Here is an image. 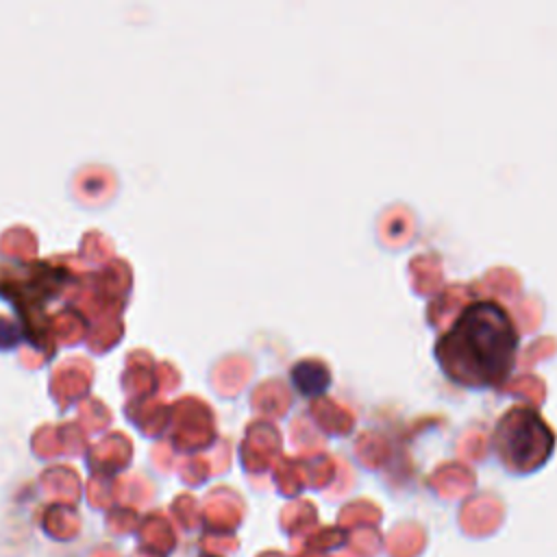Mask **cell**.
Wrapping results in <instances>:
<instances>
[{
  "mask_svg": "<svg viewBox=\"0 0 557 557\" xmlns=\"http://www.w3.org/2000/svg\"><path fill=\"white\" fill-rule=\"evenodd\" d=\"M516 355V324L494 300L468 305L435 344L442 372L466 387L503 383L513 370Z\"/></svg>",
  "mask_w": 557,
  "mask_h": 557,
  "instance_id": "6da1fadb",
  "label": "cell"
},
{
  "mask_svg": "<svg viewBox=\"0 0 557 557\" xmlns=\"http://www.w3.org/2000/svg\"><path fill=\"white\" fill-rule=\"evenodd\" d=\"M553 442L550 426L527 407L509 409L494 431L496 453L513 472L537 470L550 457Z\"/></svg>",
  "mask_w": 557,
  "mask_h": 557,
  "instance_id": "7a4b0ae2",
  "label": "cell"
},
{
  "mask_svg": "<svg viewBox=\"0 0 557 557\" xmlns=\"http://www.w3.org/2000/svg\"><path fill=\"white\" fill-rule=\"evenodd\" d=\"M292 379H294V385L302 394L315 396V394L326 389V385H329V370L324 366H320L318 361H305V363H298L294 368Z\"/></svg>",
  "mask_w": 557,
  "mask_h": 557,
  "instance_id": "3957f363",
  "label": "cell"
}]
</instances>
